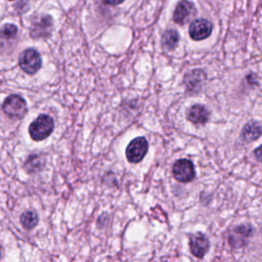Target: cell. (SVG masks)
Here are the masks:
<instances>
[{
  "label": "cell",
  "instance_id": "2",
  "mask_svg": "<svg viewBox=\"0 0 262 262\" xmlns=\"http://www.w3.org/2000/svg\"><path fill=\"white\" fill-rule=\"evenodd\" d=\"M3 112L11 119H21L27 114V103L19 95H9L3 102Z\"/></svg>",
  "mask_w": 262,
  "mask_h": 262
},
{
  "label": "cell",
  "instance_id": "5",
  "mask_svg": "<svg viewBox=\"0 0 262 262\" xmlns=\"http://www.w3.org/2000/svg\"><path fill=\"white\" fill-rule=\"evenodd\" d=\"M173 177L179 182H189L194 178V167L191 161L187 159L177 160L172 168Z\"/></svg>",
  "mask_w": 262,
  "mask_h": 262
},
{
  "label": "cell",
  "instance_id": "3",
  "mask_svg": "<svg viewBox=\"0 0 262 262\" xmlns=\"http://www.w3.org/2000/svg\"><path fill=\"white\" fill-rule=\"evenodd\" d=\"M148 149V142L143 136H138L130 141L127 145L125 155L128 162L136 164L139 163L144 156L146 155Z\"/></svg>",
  "mask_w": 262,
  "mask_h": 262
},
{
  "label": "cell",
  "instance_id": "9",
  "mask_svg": "<svg viewBox=\"0 0 262 262\" xmlns=\"http://www.w3.org/2000/svg\"><path fill=\"white\" fill-rule=\"evenodd\" d=\"M206 81V73L203 70L196 69L186 73L183 77V83L185 88L189 92H198L201 90L203 84Z\"/></svg>",
  "mask_w": 262,
  "mask_h": 262
},
{
  "label": "cell",
  "instance_id": "15",
  "mask_svg": "<svg viewBox=\"0 0 262 262\" xmlns=\"http://www.w3.org/2000/svg\"><path fill=\"white\" fill-rule=\"evenodd\" d=\"M39 218L38 215L33 211H27L21 214L20 216V223L24 228L26 229H32L38 224Z\"/></svg>",
  "mask_w": 262,
  "mask_h": 262
},
{
  "label": "cell",
  "instance_id": "1",
  "mask_svg": "<svg viewBox=\"0 0 262 262\" xmlns=\"http://www.w3.org/2000/svg\"><path fill=\"white\" fill-rule=\"evenodd\" d=\"M54 128V122L48 115H40L29 127V133L33 140L41 141L47 138Z\"/></svg>",
  "mask_w": 262,
  "mask_h": 262
},
{
  "label": "cell",
  "instance_id": "11",
  "mask_svg": "<svg viewBox=\"0 0 262 262\" xmlns=\"http://www.w3.org/2000/svg\"><path fill=\"white\" fill-rule=\"evenodd\" d=\"M52 29V19L49 15L41 16L34 23L31 29V36L34 38H45L50 35Z\"/></svg>",
  "mask_w": 262,
  "mask_h": 262
},
{
  "label": "cell",
  "instance_id": "8",
  "mask_svg": "<svg viewBox=\"0 0 262 262\" xmlns=\"http://www.w3.org/2000/svg\"><path fill=\"white\" fill-rule=\"evenodd\" d=\"M210 247L209 239L204 233L196 232L189 237V250L196 258H203Z\"/></svg>",
  "mask_w": 262,
  "mask_h": 262
},
{
  "label": "cell",
  "instance_id": "7",
  "mask_svg": "<svg viewBox=\"0 0 262 262\" xmlns=\"http://www.w3.org/2000/svg\"><path fill=\"white\" fill-rule=\"evenodd\" d=\"M253 229L250 225H238L234 227L228 235V243L232 248H241L248 244Z\"/></svg>",
  "mask_w": 262,
  "mask_h": 262
},
{
  "label": "cell",
  "instance_id": "10",
  "mask_svg": "<svg viewBox=\"0 0 262 262\" xmlns=\"http://www.w3.org/2000/svg\"><path fill=\"white\" fill-rule=\"evenodd\" d=\"M195 7L193 3L188 0H181L177 3L174 12H173V20L178 25H183L187 21V19L194 14Z\"/></svg>",
  "mask_w": 262,
  "mask_h": 262
},
{
  "label": "cell",
  "instance_id": "4",
  "mask_svg": "<svg viewBox=\"0 0 262 262\" xmlns=\"http://www.w3.org/2000/svg\"><path fill=\"white\" fill-rule=\"evenodd\" d=\"M18 62L21 70L29 75L37 73L40 70L42 63L40 54L37 50L33 48H28L25 51H23L19 55Z\"/></svg>",
  "mask_w": 262,
  "mask_h": 262
},
{
  "label": "cell",
  "instance_id": "12",
  "mask_svg": "<svg viewBox=\"0 0 262 262\" xmlns=\"http://www.w3.org/2000/svg\"><path fill=\"white\" fill-rule=\"evenodd\" d=\"M186 119L194 125H205L209 119V111L202 104H193L187 110Z\"/></svg>",
  "mask_w": 262,
  "mask_h": 262
},
{
  "label": "cell",
  "instance_id": "16",
  "mask_svg": "<svg viewBox=\"0 0 262 262\" xmlns=\"http://www.w3.org/2000/svg\"><path fill=\"white\" fill-rule=\"evenodd\" d=\"M43 164H44V161L42 157H40L39 155H31L27 160V162L25 163L24 168L30 173L36 172L43 167Z\"/></svg>",
  "mask_w": 262,
  "mask_h": 262
},
{
  "label": "cell",
  "instance_id": "19",
  "mask_svg": "<svg viewBox=\"0 0 262 262\" xmlns=\"http://www.w3.org/2000/svg\"><path fill=\"white\" fill-rule=\"evenodd\" d=\"M104 3L108 4V5H118L121 4L122 2H124L125 0H103Z\"/></svg>",
  "mask_w": 262,
  "mask_h": 262
},
{
  "label": "cell",
  "instance_id": "18",
  "mask_svg": "<svg viewBox=\"0 0 262 262\" xmlns=\"http://www.w3.org/2000/svg\"><path fill=\"white\" fill-rule=\"evenodd\" d=\"M254 156L257 161L262 162V144L254 150Z\"/></svg>",
  "mask_w": 262,
  "mask_h": 262
},
{
  "label": "cell",
  "instance_id": "17",
  "mask_svg": "<svg viewBox=\"0 0 262 262\" xmlns=\"http://www.w3.org/2000/svg\"><path fill=\"white\" fill-rule=\"evenodd\" d=\"M17 28L12 24H6L0 30V40H12L16 37Z\"/></svg>",
  "mask_w": 262,
  "mask_h": 262
},
{
  "label": "cell",
  "instance_id": "6",
  "mask_svg": "<svg viewBox=\"0 0 262 262\" xmlns=\"http://www.w3.org/2000/svg\"><path fill=\"white\" fill-rule=\"evenodd\" d=\"M213 30L211 21L206 18H199L193 20L188 29L189 36L194 41H201L208 38Z\"/></svg>",
  "mask_w": 262,
  "mask_h": 262
},
{
  "label": "cell",
  "instance_id": "13",
  "mask_svg": "<svg viewBox=\"0 0 262 262\" xmlns=\"http://www.w3.org/2000/svg\"><path fill=\"white\" fill-rule=\"evenodd\" d=\"M262 135V125L258 122H249L246 124L242 130L241 136L247 141H255Z\"/></svg>",
  "mask_w": 262,
  "mask_h": 262
},
{
  "label": "cell",
  "instance_id": "20",
  "mask_svg": "<svg viewBox=\"0 0 262 262\" xmlns=\"http://www.w3.org/2000/svg\"><path fill=\"white\" fill-rule=\"evenodd\" d=\"M9 1H12V0H9Z\"/></svg>",
  "mask_w": 262,
  "mask_h": 262
},
{
  "label": "cell",
  "instance_id": "14",
  "mask_svg": "<svg viewBox=\"0 0 262 262\" xmlns=\"http://www.w3.org/2000/svg\"><path fill=\"white\" fill-rule=\"evenodd\" d=\"M179 41V34L175 30H167L162 36V45L167 50H173Z\"/></svg>",
  "mask_w": 262,
  "mask_h": 262
}]
</instances>
